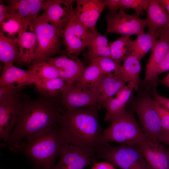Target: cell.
<instances>
[{
	"label": "cell",
	"mask_w": 169,
	"mask_h": 169,
	"mask_svg": "<svg viewBox=\"0 0 169 169\" xmlns=\"http://www.w3.org/2000/svg\"><path fill=\"white\" fill-rule=\"evenodd\" d=\"M104 4L107 8L111 14L117 12L118 9L121 8L120 0H103Z\"/></svg>",
	"instance_id": "cell-39"
},
{
	"label": "cell",
	"mask_w": 169,
	"mask_h": 169,
	"mask_svg": "<svg viewBox=\"0 0 169 169\" xmlns=\"http://www.w3.org/2000/svg\"><path fill=\"white\" fill-rule=\"evenodd\" d=\"M61 104L57 97L41 95L33 100L21 95L17 122L3 146L8 148L59 126L64 110Z\"/></svg>",
	"instance_id": "cell-1"
},
{
	"label": "cell",
	"mask_w": 169,
	"mask_h": 169,
	"mask_svg": "<svg viewBox=\"0 0 169 169\" xmlns=\"http://www.w3.org/2000/svg\"><path fill=\"white\" fill-rule=\"evenodd\" d=\"M107 23L106 35L111 33L122 36L137 35L145 33L147 26L145 19L136 14H129L120 9L117 13H109L105 16Z\"/></svg>",
	"instance_id": "cell-9"
},
{
	"label": "cell",
	"mask_w": 169,
	"mask_h": 169,
	"mask_svg": "<svg viewBox=\"0 0 169 169\" xmlns=\"http://www.w3.org/2000/svg\"><path fill=\"white\" fill-rule=\"evenodd\" d=\"M36 81L35 76L31 69H22L14 66V63H10L4 64L0 77V86L16 84L17 86L23 88L35 84Z\"/></svg>",
	"instance_id": "cell-19"
},
{
	"label": "cell",
	"mask_w": 169,
	"mask_h": 169,
	"mask_svg": "<svg viewBox=\"0 0 169 169\" xmlns=\"http://www.w3.org/2000/svg\"><path fill=\"white\" fill-rule=\"evenodd\" d=\"M169 48V36L160 38L155 42L151 50L149 58L146 66L144 84L153 79L154 71L164 58Z\"/></svg>",
	"instance_id": "cell-21"
},
{
	"label": "cell",
	"mask_w": 169,
	"mask_h": 169,
	"mask_svg": "<svg viewBox=\"0 0 169 169\" xmlns=\"http://www.w3.org/2000/svg\"><path fill=\"white\" fill-rule=\"evenodd\" d=\"M159 38L166 36H169V25L166 27L156 32Z\"/></svg>",
	"instance_id": "cell-42"
},
{
	"label": "cell",
	"mask_w": 169,
	"mask_h": 169,
	"mask_svg": "<svg viewBox=\"0 0 169 169\" xmlns=\"http://www.w3.org/2000/svg\"><path fill=\"white\" fill-rule=\"evenodd\" d=\"M76 6L74 10L78 20L93 32L96 30L98 19L105 7L102 0H75Z\"/></svg>",
	"instance_id": "cell-16"
},
{
	"label": "cell",
	"mask_w": 169,
	"mask_h": 169,
	"mask_svg": "<svg viewBox=\"0 0 169 169\" xmlns=\"http://www.w3.org/2000/svg\"><path fill=\"white\" fill-rule=\"evenodd\" d=\"M60 100L62 106L65 109L100 107L97 97L90 90L74 85L61 94Z\"/></svg>",
	"instance_id": "cell-14"
},
{
	"label": "cell",
	"mask_w": 169,
	"mask_h": 169,
	"mask_svg": "<svg viewBox=\"0 0 169 169\" xmlns=\"http://www.w3.org/2000/svg\"><path fill=\"white\" fill-rule=\"evenodd\" d=\"M121 72L103 74L98 83L90 90L97 97L99 106L113 97L125 86Z\"/></svg>",
	"instance_id": "cell-18"
},
{
	"label": "cell",
	"mask_w": 169,
	"mask_h": 169,
	"mask_svg": "<svg viewBox=\"0 0 169 169\" xmlns=\"http://www.w3.org/2000/svg\"><path fill=\"white\" fill-rule=\"evenodd\" d=\"M23 88L12 84L0 86V102L21 93Z\"/></svg>",
	"instance_id": "cell-35"
},
{
	"label": "cell",
	"mask_w": 169,
	"mask_h": 169,
	"mask_svg": "<svg viewBox=\"0 0 169 169\" xmlns=\"http://www.w3.org/2000/svg\"><path fill=\"white\" fill-rule=\"evenodd\" d=\"M43 0H10L7 1L8 13L21 19L26 28L30 27L33 20L38 16L44 10Z\"/></svg>",
	"instance_id": "cell-15"
},
{
	"label": "cell",
	"mask_w": 169,
	"mask_h": 169,
	"mask_svg": "<svg viewBox=\"0 0 169 169\" xmlns=\"http://www.w3.org/2000/svg\"><path fill=\"white\" fill-rule=\"evenodd\" d=\"M91 169H115L114 165L110 162L102 161L96 162L93 164Z\"/></svg>",
	"instance_id": "cell-40"
},
{
	"label": "cell",
	"mask_w": 169,
	"mask_h": 169,
	"mask_svg": "<svg viewBox=\"0 0 169 169\" xmlns=\"http://www.w3.org/2000/svg\"><path fill=\"white\" fill-rule=\"evenodd\" d=\"M120 9H132L136 14L139 16L146 12L149 5V0H120Z\"/></svg>",
	"instance_id": "cell-34"
},
{
	"label": "cell",
	"mask_w": 169,
	"mask_h": 169,
	"mask_svg": "<svg viewBox=\"0 0 169 169\" xmlns=\"http://www.w3.org/2000/svg\"><path fill=\"white\" fill-rule=\"evenodd\" d=\"M92 32L86 28L77 19L74 10L62 34V42L67 54L76 56L84 50L89 43Z\"/></svg>",
	"instance_id": "cell-8"
},
{
	"label": "cell",
	"mask_w": 169,
	"mask_h": 169,
	"mask_svg": "<svg viewBox=\"0 0 169 169\" xmlns=\"http://www.w3.org/2000/svg\"><path fill=\"white\" fill-rule=\"evenodd\" d=\"M59 161L52 169H83L96 162L93 150L70 144L63 152Z\"/></svg>",
	"instance_id": "cell-11"
},
{
	"label": "cell",
	"mask_w": 169,
	"mask_h": 169,
	"mask_svg": "<svg viewBox=\"0 0 169 169\" xmlns=\"http://www.w3.org/2000/svg\"><path fill=\"white\" fill-rule=\"evenodd\" d=\"M37 38V49L32 63L46 61L59 53L62 34L53 25L39 16L33 20L31 26Z\"/></svg>",
	"instance_id": "cell-6"
},
{
	"label": "cell",
	"mask_w": 169,
	"mask_h": 169,
	"mask_svg": "<svg viewBox=\"0 0 169 169\" xmlns=\"http://www.w3.org/2000/svg\"><path fill=\"white\" fill-rule=\"evenodd\" d=\"M1 31L4 34L6 33L9 37H14L18 34L25 28V24L22 20L11 14L7 19L0 25Z\"/></svg>",
	"instance_id": "cell-32"
},
{
	"label": "cell",
	"mask_w": 169,
	"mask_h": 169,
	"mask_svg": "<svg viewBox=\"0 0 169 169\" xmlns=\"http://www.w3.org/2000/svg\"><path fill=\"white\" fill-rule=\"evenodd\" d=\"M140 60L133 53L127 57L122 65L121 75L126 83H132L135 90H138L142 82L140 78L141 71Z\"/></svg>",
	"instance_id": "cell-24"
},
{
	"label": "cell",
	"mask_w": 169,
	"mask_h": 169,
	"mask_svg": "<svg viewBox=\"0 0 169 169\" xmlns=\"http://www.w3.org/2000/svg\"><path fill=\"white\" fill-rule=\"evenodd\" d=\"M86 68L80 79L74 85L90 89L99 81L103 74L97 63L94 60Z\"/></svg>",
	"instance_id": "cell-29"
},
{
	"label": "cell",
	"mask_w": 169,
	"mask_h": 169,
	"mask_svg": "<svg viewBox=\"0 0 169 169\" xmlns=\"http://www.w3.org/2000/svg\"><path fill=\"white\" fill-rule=\"evenodd\" d=\"M29 69L35 76L36 82L59 77L58 69L46 61L34 62Z\"/></svg>",
	"instance_id": "cell-31"
},
{
	"label": "cell",
	"mask_w": 169,
	"mask_h": 169,
	"mask_svg": "<svg viewBox=\"0 0 169 169\" xmlns=\"http://www.w3.org/2000/svg\"><path fill=\"white\" fill-rule=\"evenodd\" d=\"M158 143H162L169 146V131H164L159 138Z\"/></svg>",
	"instance_id": "cell-41"
},
{
	"label": "cell",
	"mask_w": 169,
	"mask_h": 169,
	"mask_svg": "<svg viewBox=\"0 0 169 169\" xmlns=\"http://www.w3.org/2000/svg\"><path fill=\"white\" fill-rule=\"evenodd\" d=\"M110 122L108 127L103 129L101 144L114 142L133 145L138 144L148 138L132 112L126 111Z\"/></svg>",
	"instance_id": "cell-4"
},
{
	"label": "cell",
	"mask_w": 169,
	"mask_h": 169,
	"mask_svg": "<svg viewBox=\"0 0 169 169\" xmlns=\"http://www.w3.org/2000/svg\"><path fill=\"white\" fill-rule=\"evenodd\" d=\"M134 110L138 117L144 133L153 141L158 143L164 131L154 107L153 99L149 95L141 97L136 103Z\"/></svg>",
	"instance_id": "cell-7"
},
{
	"label": "cell",
	"mask_w": 169,
	"mask_h": 169,
	"mask_svg": "<svg viewBox=\"0 0 169 169\" xmlns=\"http://www.w3.org/2000/svg\"><path fill=\"white\" fill-rule=\"evenodd\" d=\"M129 100L127 98L119 93L116 95L115 97L108 99L101 106L106 110L105 121L110 122L125 112V107Z\"/></svg>",
	"instance_id": "cell-28"
},
{
	"label": "cell",
	"mask_w": 169,
	"mask_h": 169,
	"mask_svg": "<svg viewBox=\"0 0 169 169\" xmlns=\"http://www.w3.org/2000/svg\"><path fill=\"white\" fill-rule=\"evenodd\" d=\"M98 106L64 110L59 126L70 144L95 151L101 144L103 129L99 121Z\"/></svg>",
	"instance_id": "cell-2"
},
{
	"label": "cell",
	"mask_w": 169,
	"mask_h": 169,
	"mask_svg": "<svg viewBox=\"0 0 169 169\" xmlns=\"http://www.w3.org/2000/svg\"><path fill=\"white\" fill-rule=\"evenodd\" d=\"M74 0H47L45 8L39 17L53 25L62 34L74 9Z\"/></svg>",
	"instance_id": "cell-10"
},
{
	"label": "cell",
	"mask_w": 169,
	"mask_h": 169,
	"mask_svg": "<svg viewBox=\"0 0 169 169\" xmlns=\"http://www.w3.org/2000/svg\"><path fill=\"white\" fill-rule=\"evenodd\" d=\"M87 47V58L92 59L98 57L110 56V44L107 38L99 33L96 29L92 32L91 39Z\"/></svg>",
	"instance_id": "cell-25"
},
{
	"label": "cell",
	"mask_w": 169,
	"mask_h": 169,
	"mask_svg": "<svg viewBox=\"0 0 169 169\" xmlns=\"http://www.w3.org/2000/svg\"><path fill=\"white\" fill-rule=\"evenodd\" d=\"M146 13L148 32L155 33L169 25V16L157 0H149Z\"/></svg>",
	"instance_id": "cell-20"
},
{
	"label": "cell",
	"mask_w": 169,
	"mask_h": 169,
	"mask_svg": "<svg viewBox=\"0 0 169 169\" xmlns=\"http://www.w3.org/2000/svg\"><path fill=\"white\" fill-rule=\"evenodd\" d=\"M160 82L161 84L169 88V72L163 79L161 80Z\"/></svg>",
	"instance_id": "cell-44"
},
{
	"label": "cell",
	"mask_w": 169,
	"mask_h": 169,
	"mask_svg": "<svg viewBox=\"0 0 169 169\" xmlns=\"http://www.w3.org/2000/svg\"><path fill=\"white\" fill-rule=\"evenodd\" d=\"M0 60L4 64H23L20 54L17 38L6 36L0 32Z\"/></svg>",
	"instance_id": "cell-23"
},
{
	"label": "cell",
	"mask_w": 169,
	"mask_h": 169,
	"mask_svg": "<svg viewBox=\"0 0 169 169\" xmlns=\"http://www.w3.org/2000/svg\"><path fill=\"white\" fill-rule=\"evenodd\" d=\"M110 56L118 63L121 62L131 54L134 49V41L130 36H122L110 44Z\"/></svg>",
	"instance_id": "cell-26"
},
{
	"label": "cell",
	"mask_w": 169,
	"mask_h": 169,
	"mask_svg": "<svg viewBox=\"0 0 169 169\" xmlns=\"http://www.w3.org/2000/svg\"><path fill=\"white\" fill-rule=\"evenodd\" d=\"M152 96L155 101L169 110V98L159 95L155 88L152 91Z\"/></svg>",
	"instance_id": "cell-38"
},
{
	"label": "cell",
	"mask_w": 169,
	"mask_h": 169,
	"mask_svg": "<svg viewBox=\"0 0 169 169\" xmlns=\"http://www.w3.org/2000/svg\"><path fill=\"white\" fill-rule=\"evenodd\" d=\"M92 60L96 62L103 74L121 73L122 65L118 63L110 56L98 57Z\"/></svg>",
	"instance_id": "cell-33"
},
{
	"label": "cell",
	"mask_w": 169,
	"mask_h": 169,
	"mask_svg": "<svg viewBox=\"0 0 169 169\" xmlns=\"http://www.w3.org/2000/svg\"><path fill=\"white\" fill-rule=\"evenodd\" d=\"M41 95L51 98L57 97L69 87L60 77L47 80L38 81L35 84Z\"/></svg>",
	"instance_id": "cell-27"
},
{
	"label": "cell",
	"mask_w": 169,
	"mask_h": 169,
	"mask_svg": "<svg viewBox=\"0 0 169 169\" xmlns=\"http://www.w3.org/2000/svg\"><path fill=\"white\" fill-rule=\"evenodd\" d=\"M95 152L97 159H105L120 169H151L137 144L114 146L103 143Z\"/></svg>",
	"instance_id": "cell-5"
},
{
	"label": "cell",
	"mask_w": 169,
	"mask_h": 169,
	"mask_svg": "<svg viewBox=\"0 0 169 169\" xmlns=\"http://www.w3.org/2000/svg\"><path fill=\"white\" fill-rule=\"evenodd\" d=\"M167 155L169 159V149H166Z\"/></svg>",
	"instance_id": "cell-45"
},
{
	"label": "cell",
	"mask_w": 169,
	"mask_h": 169,
	"mask_svg": "<svg viewBox=\"0 0 169 169\" xmlns=\"http://www.w3.org/2000/svg\"><path fill=\"white\" fill-rule=\"evenodd\" d=\"M70 144L62 136L59 125L8 148L25 156L33 169H52L57 158Z\"/></svg>",
	"instance_id": "cell-3"
},
{
	"label": "cell",
	"mask_w": 169,
	"mask_h": 169,
	"mask_svg": "<svg viewBox=\"0 0 169 169\" xmlns=\"http://www.w3.org/2000/svg\"><path fill=\"white\" fill-rule=\"evenodd\" d=\"M169 70V48L166 55L155 69L153 79L158 75Z\"/></svg>",
	"instance_id": "cell-37"
},
{
	"label": "cell",
	"mask_w": 169,
	"mask_h": 169,
	"mask_svg": "<svg viewBox=\"0 0 169 169\" xmlns=\"http://www.w3.org/2000/svg\"><path fill=\"white\" fill-rule=\"evenodd\" d=\"M153 105L157 111L164 131H169V110L153 100Z\"/></svg>",
	"instance_id": "cell-36"
},
{
	"label": "cell",
	"mask_w": 169,
	"mask_h": 169,
	"mask_svg": "<svg viewBox=\"0 0 169 169\" xmlns=\"http://www.w3.org/2000/svg\"><path fill=\"white\" fill-rule=\"evenodd\" d=\"M21 93L0 102V138L3 146L8 141L17 122Z\"/></svg>",
	"instance_id": "cell-13"
},
{
	"label": "cell",
	"mask_w": 169,
	"mask_h": 169,
	"mask_svg": "<svg viewBox=\"0 0 169 169\" xmlns=\"http://www.w3.org/2000/svg\"><path fill=\"white\" fill-rule=\"evenodd\" d=\"M151 169H169L166 149L148 137L136 144Z\"/></svg>",
	"instance_id": "cell-17"
},
{
	"label": "cell",
	"mask_w": 169,
	"mask_h": 169,
	"mask_svg": "<svg viewBox=\"0 0 169 169\" xmlns=\"http://www.w3.org/2000/svg\"><path fill=\"white\" fill-rule=\"evenodd\" d=\"M159 38L156 32H148L137 35L134 40V49L132 53L141 61Z\"/></svg>",
	"instance_id": "cell-30"
},
{
	"label": "cell",
	"mask_w": 169,
	"mask_h": 169,
	"mask_svg": "<svg viewBox=\"0 0 169 169\" xmlns=\"http://www.w3.org/2000/svg\"><path fill=\"white\" fill-rule=\"evenodd\" d=\"M46 61L58 69L59 77L69 87L80 79L85 69L82 62L73 55L53 57Z\"/></svg>",
	"instance_id": "cell-12"
},
{
	"label": "cell",
	"mask_w": 169,
	"mask_h": 169,
	"mask_svg": "<svg viewBox=\"0 0 169 169\" xmlns=\"http://www.w3.org/2000/svg\"><path fill=\"white\" fill-rule=\"evenodd\" d=\"M24 28L18 34L19 49L23 64L32 63L36 54L38 45L36 35L28 28Z\"/></svg>",
	"instance_id": "cell-22"
},
{
	"label": "cell",
	"mask_w": 169,
	"mask_h": 169,
	"mask_svg": "<svg viewBox=\"0 0 169 169\" xmlns=\"http://www.w3.org/2000/svg\"><path fill=\"white\" fill-rule=\"evenodd\" d=\"M160 4L166 10L169 16V0H157Z\"/></svg>",
	"instance_id": "cell-43"
}]
</instances>
